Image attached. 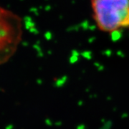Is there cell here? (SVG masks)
I'll list each match as a JSON object with an SVG mask.
<instances>
[{"mask_svg":"<svg viewBox=\"0 0 129 129\" xmlns=\"http://www.w3.org/2000/svg\"><path fill=\"white\" fill-rule=\"evenodd\" d=\"M90 6L102 32L113 34L129 29V0H90Z\"/></svg>","mask_w":129,"mask_h":129,"instance_id":"6da1fadb","label":"cell"},{"mask_svg":"<svg viewBox=\"0 0 129 129\" xmlns=\"http://www.w3.org/2000/svg\"><path fill=\"white\" fill-rule=\"evenodd\" d=\"M21 34L19 18L0 7V64L13 55L20 41Z\"/></svg>","mask_w":129,"mask_h":129,"instance_id":"7a4b0ae2","label":"cell"}]
</instances>
